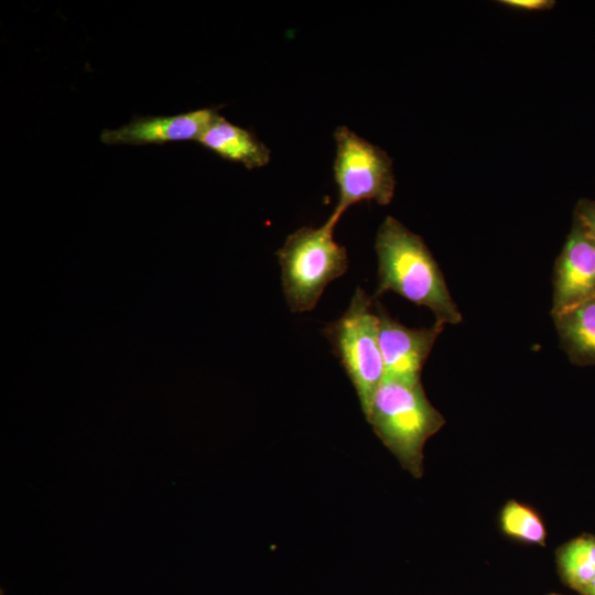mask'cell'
<instances>
[{"label":"cell","mask_w":595,"mask_h":595,"mask_svg":"<svg viewBox=\"0 0 595 595\" xmlns=\"http://www.w3.org/2000/svg\"><path fill=\"white\" fill-rule=\"evenodd\" d=\"M197 142L220 158L240 163L249 170L267 165L271 158L270 149L250 130L229 122L220 115Z\"/></svg>","instance_id":"cell-9"},{"label":"cell","mask_w":595,"mask_h":595,"mask_svg":"<svg viewBox=\"0 0 595 595\" xmlns=\"http://www.w3.org/2000/svg\"><path fill=\"white\" fill-rule=\"evenodd\" d=\"M322 333L350 380L366 419L385 376L375 300L357 288L346 311Z\"/></svg>","instance_id":"cell-4"},{"label":"cell","mask_w":595,"mask_h":595,"mask_svg":"<svg viewBox=\"0 0 595 595\" xmlns=\"http://www.w3.org/2000/svg\"><path fill=\"white\" fill-rule=\"evenodd\" d=\"M379 318V346L383 360L385 376L409 382L421 381V372L442 325L410 328L392 318L383 306L375 303Z\"/></svg>","instance_id":"cell-6"},{"label":"cell","mask_w":595,"mask_h":595,"mask_svg":"<svg viewBox=\"0 0 595 595\" xmlns=\"http://www.w3.org/2000/svg\"><path fill=\"white\" fill-rule=\"evenodd\" d=\"M553 318L571 360L580 365L595 364V295Z\"/></svg>","instance_id":"cell-10"},{"label":"cell","mask_w":595,"mask_h":595,"mask_svg":"<svg viewBox=\"0 0 595 595\" xmlns=\"http://www.w3.org/2000/svg\"><path fill=\"white\" fill-rule=\"evenodd\" d=\"M327 220L317 228L302 227L277 251L282 291L293 313L315 309L325 288L348 269L347 251L333 237Z\"/></svg>","instance_id":"cell-3"},{"label":"cell","mask_w":595,"mask_h":595,"mask_svg":"<svg viewBox=\"0 0 595 595\" xmlns=\"http://www.w3.org/2000/svg\"><path fill=\"white\" fill-rule=\"evenodd\" d=\"M501 532L516 541L545 547L547 528L539 513L516 500L507 501L499 515Z\"/></svg>","instance_id":"cell-11"},{"label":"cell","mask_w":595,"mask_h":595,"mask_svg":"<svg viewBox=\"0 0 595 595\" xmlns=\"http://www.w3.org/2000/svg\"><path fill=\"white\" fill-rule=\"evenodd\" d=\"M595 242V201L582 199L575 208L574 218Z\"/></svg>","instance_id":"cell-13"},{"label":"cell","mask_w":595,"mask_h":595,"mask_svg":"<svg viewBox=\"0 0 595 595\" xmlns=\"http://www.w3.org/2000/svg\"><path fill=\"white\" fill-rule=\"evenodd\" d=\"M334 138V177L338 201L327 221L336 226L343 214L356 203L375 201L379 205H388L394 195L396 178L392 160L379 147L345 126L336 128Z\"/></svg>","instance_id":"cell-5"},{"label":"cell","mask_w":595,"mask_h":595,"mask_svg":"<svg viewBox=\"0 0 595 595\" xmlns=\"http://www.w3.org/2000/svg\"><path fill=\"white\" fill-rule=\"evenodd\" d=\"M366 421L402 468L414 478L423 476L424 445L445 419L428 400L421 381L383 377Z\"/></svg>","instance_id":"cell-2"},{"label":"cell","mask_w":595,"mask_h":595,"mask_svg":"<svg viewBox=\"0 0 595 595\" xmlns=\"http://www.w3.org/2000/svg\"><path fill=\"white\" fill-rule=\"evenodd\" d=\"M218 115L216 108H204L175 116L137 117L117 129L102 130L100 141L108 145L198 141Z\"/></svg>","instance_id":"cell-8"},{"label":"cell","mask_w":595,"mask_h":595,"mask_svg":"<svg viewBox=\"0 0 595 595\" xmlns=\"http://www.w3.org/2000/svg\"><path fill=\"white\" fill-rule=\"evenodd\" d=\"M595 295V242L574 219L553 275L552 316Z\"/></svg>","instance_id":"cell-7"},{"label":"cell","mask_w":595,"mask_h":595,"mask_svg":"<svg viewBox=\"0 0 595 595\" xmlns=\"http://www.w3.org/2000/svg\"><path fill=\"white\" fill-rule=\"evenodd\" d=\"M558 570L562 581L574 591L585 595L595 577L586 537L576 538L556 552Z\"/></svg>","instance_id":"cell-12"},{"label":"cell","mask_w":595,"mask_h":595,"mask_svg":"<svg viewBox=\"0 0 595 595\" xmlns=\"http://www.w3.org/2000/svg\"><path fill=\"white\" fill-rule=\"evenodd\" d=\"M585 595H595V577L593 582L591 583L589 587L587 588V592Z\"/></svg>","instance_id":"cell-15"},{"label":"cell","mask_w":595,"mask_h":595,"mask_svg":"<svg viewBox=\"0 0 595 595\" xmlns=\"http://www.w3.org/2000/svg\"><path fill=\"white\" fill-rule=\"evenodd\" d=\"M375 249L378 284L371 295L374 300L386 292H394L428 307L436 324L444 326L462 322L442 270L419 235L394 217L387 216L378 228Z\"/></svg>","instance_id":"cell-1"},{"label":"cell","mask_w":595,"mask_h":595,"mask_svg":"<svg viewBox=\"0 0 595 595\" xmlns=\"http://www.w3.org/2000/svg\"><path fill=\"white\" fill-rule=\"evenodd\" d=\"M501 4L524 11H542L551 9L555 2L552 0H502Z\"/></svg>","instance_id":"cell-14"},{"label":"cell","mask_w":595,"mask_h":595,"mask_svg":"<svg viewBox=\"0 0 595 595\" xmlns=\"http://www.w3.org/2000/svg\"><path fill=\"white\" fill-rule=\"evenodd\" d=\"M549 595H560V594H549Z\"/></svg>","instance_id":"cell-16"}]
</instances>
